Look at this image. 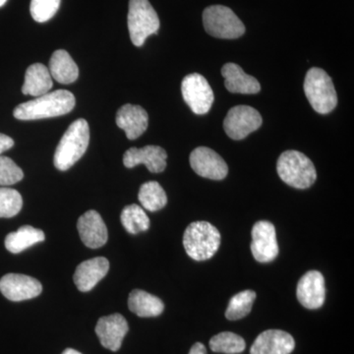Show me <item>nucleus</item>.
<instances>
[{"label":"nucleus","mask_w":354,"mask_h":354,"mask_svg":"<svg viewBox=\"0 0 354 354\" xmlns=\"http://www.w3.org/2000/svg\"><path fill=\"white\" fill-rule=\"evenodd\" d=\"M245 348L246 344L243 337L232 332L220 333L209 341V348L216 353H241Z\"/></svg>","instance_id":"bb28decb"},{"label":"nucleus","mask_w":354,"mask_h":354,"mask_svg":"<svg viewBox=\"0 0 354 354\" xmlns=\"http://www.w3.org/2000/svg\"><path fill=\"white\" fill-rule=\"evenodd\" d=\"M304 92L317 113L327 114L337 104V95L332 78L323 69L308 70L304 81Z\"/></svg>","instance_id":"39448f33"},{"label":"nucleus","mask_w":354,"mask_h":354,"mask_svg":"<svg viewBox=\"0 0 354 354\" xmlns=\"http://www.w3.org/2000/svg\"><path fill=\"white\" fill-rule=\"evenodd\" d=\"M62 0H32L30 11L32 19L39 23L50 20L59 9Z\"/></svg>","instance_id":"c756f323"},{"label":"nucleus","mask_w":354,"mask_h":354,"mask_svg":"<svg viewBox=\"0 0 354 354\" xmlns=\"http://www.w3.org/2000/svg\"><path fill=\"white\" fill-rule=\"evenodd\" d=\"M51 78L60 84L75 82L79 76L78 66L68 53L64 50H55L50 60Z\"/></svg>","instance_id":"5701e85b"},{"label":"nucleus","mask_w":354,"mask_h":354,"mask_svg":"<svg viewBox=\"0 0 354 354\" xmlns=\"http://www.w3.org/2000/svg\"><path fill=\"white\" fill-rule=\"evenodd\" d=\"M23 206L22 196L17 190L0 187V218H12Z\"/></svg>","instance_id":"c85d7f7f"},{"label":"nucleus","mask_w":354,"mask_h":354,"mask_svg":"<svg viewBox=\"0 0 354 354\" xmlns=\"http://www.w3.org/2000/svg\"><path fill=\"white\" fill-rule=\"evenodd\" d=\"M90 142V128L87 120L80 118L72 123L58 144L55 151V167L64 171L73 167L87 151Z\"/></svg>","instance_id":"f03ea898"},{"label":"nucleus","mask_w":354,"mask_h":354,"mask_svg":"<svg viewBox=\"0 0 354 354\" xmlns=\"http://www.w3.org/2000/svg\"><path fill=\"white\" fill-rule=\"evenodd\" d=\"M295 348L292 335L281 330L261 333L250 348V354H290Z\"/></svg>","instance_id":"f3484780"},{"label":"nucleus","mask_w":354,"mask_h":354,"mask_svg":"<svg viewBox=\"0 0 354 354\" xmlns=\"http://www.w3.org/2000/svg\"><path fill=\"white\" fill-rule=\"evenodd\" d=\"M109 270V262L106 258L97 257L84 261L74 272V283L79 290L87 292L106 276Z\"/></svg>","instance_id":"a211bd4d"},{"label":"nucleus","mask_w":354,"mask_h":354,"mask_svg":"<svg viewBox=\"0 0 354 354\" xmlns=\"http://www.w3.org/2000/svg\"><path fill=\"white\" fill-rule=\"evenodd\" d=\"M128 30L133 44L142 46L151 35H157L160 19L149 0H130Z\"/></svg>","instance_id":"423d86ee"},{"label":"nucleus","mask_w":354,"mask_h":354,"mask_svg":"<svg viewBox=\"0 0 354 354\" xmlns=\"http://www.w3.org/2000/svg\"><path fill=\"white\" fill-rule=\"evenodd\" d=\"M53 88V78L48 67L41 64H35L29 66L25 74V82L22 93L26 95L37 97L48 94Z\"/></svg>","instance_id":"412c9836"},{"label":"nucleus","mask_w":354,"mask_h":354,"mask_svg":"<svg viewBox=\"0 0 354 354\" xmlns=\"http://www.w3.org/2000/svg\"><path fill=\"white\" fill-rule=\"evenodd\" d=\"M129 330L127 319L120 314L100 318L95 326V334L104 348L118 351Z\"/></svg>","instance_id":"4468645a"},{"label":"nucleus","mask_w":354,"mask_h":354,"mask_svg":"<svg viewBox=\"0 0 354 354\" xmlns=\"http://www.w3.org/2000/svg\"><path fill=\"white\" fill-rule=\"evenodd\" d=\"M24 177V172L10 158L0 156V186L13 185Z\"/></svg>","instance_id":"7c9ffc66"},{"label":"nucleus","mask_w":354,"mask_h":354,"mask_svg":"<svg viewBox=\"0 0 354 354\" xmlns=\"http://www.w3.org/2000/svg\"><path fill=\"white\" fill-rule=\"evenodd\" d=\"M116 124L124 130L129 140L139 138L148 128L149 116L145 109L134 104H124L116 113Z\"/></svg>","instance_id":"6ab92c4d"},{"label":"nucleus","mask_w":354,"mask_h":354,"mask_svg":"<svg viewBox=\"0 0 354 354\" xmlns=\"http://www.w3.org/2000/svg\"><path fill=\"white\" fill-rule=\"evenodd\" d=\"M298 301L307 309L323 306L326 298L325 279L319 271H309L302 276L297 285Z\"/></svg>","instance_id":"ddd939ff"},{"label":"nucleus","mask_w":354,"mask_h":354,"mask_svg":"<svg viewBox=\"0 0 354 354\" xmlns=\"http://www.w3.org/2000/svg\"><path fill=\"white\" fill-rule=\"evenodd\" d=\"M138 199L147 211L157 212L164 208L167 196L164 188L157 181H149L140 187Z\"/></svg>","instance_id":"393cba45"},{"label":"nucleus","mask_w":354,"mask_h":354,"mask_svg":"<svg viewBox=\"0 0 354 354\" xmlns=\"http://www.w3.org/2000/svg\"><path fill=\"white\" fill-rule=\"evenodd\" d=\"M44 239L46 236L43 230L31 225H23L17 232L7 235L6 247L9 252L18 254L39 242H43Z\"/></svg>","instance_id":"b1692460"},{"label":"nucleus","mask_w":354,"mask_h":354,"mask_svg":"<svg viewBox=\"0 0 354 354\" xmlns=\"http://www.w3.org/2000/svg\"><path fill=\"white\" fill-rule=\"evenodd\" d=\"M167 153L162 147L146 146L144 148H130L123 156V164L127 169L145 165L153 174L164 171L167 167Z\"/></svg>","instance_id":"2eb2a0df"},{"label":"nucleus","mask_w":354,"mask_h":354,"mask_svg":"<svg viewBox=\"0 0 354 354\" xmlns=\"http://www.w3.org/2000/svg\"><path fill=\"white\" fill-rule=\"evenodd\" d=\"M257 295L253 290H244L237 293L228 304L225 317L230 321H236L248 315L252 310Z\"/></svg>","instance_id":"cd10ccee"},{"label":"nucleus","mask_w":354,"mask_h":354,"mask_svg":"<svg viewBox=\"0 0 354 354\" xmlns=\"http://www.w3.org/2000/svg\"><path fill=\"white\" fill-rule=\"evenodd\" d=\"M259 111L248 106H237L230 109L223 120V129L230 138L242 140L259 129L262 125Z\"/></svg>","instance_id":"1a4fd4ad"},{"label":"nucleus","mask_w":354,"mask_h":354,"mask_svg":"<svg viewBox=\"0 0 354 354\" xmlns=\"http://www.w3.org/2000/svg\"><path fill=\"white\" fill-rule=\"evenodd\" d=\"M203 23L206 32L218 39L241 38L245 32V26L227 6H213L205 9Z\"/></svg>","instance_id":"0eeeda50"},{"label":"nucleus","mask_w":354,"mask_h":354,"mask_svg":"<svg viewBox=\"0 0 354 354\" xmlns=\"http://www.w3.org/2000/svg\"><path fill=\"white\" fill-rule=\"evenodd\" d=\"M189 354H207V349L201 342H196L191 348Z\"/></svg>","instance_id":"473e14b6"},{"label":"nucleus","mask_w":354,"mask_h":354,"mask_svg":"<svg viewBox=\"0 0 354 354\" xmlns=\"http://www.w3.org/2000/svg\"><path fill=\"white\" fill-rule=\"evenodd\" d=\"M277 171L283 183L297 189L311 187L317 178L316 169L311 160L295 150L286 151L279 156Z\"/></svg>","instance_id":"20e7f679"},{"label":"nucleus","mask_w":354,"mask_h":354,"mask_svg":"<svg viewBox=\"0 0 354 354\" xmlns=\"http://www.w3.org/2000/svg\"><path fill=\"white\" fill-rule=\"evenodd\" d=\"M7 0H0V7H2L4 6V4L6 3Z\"/></svg>","instance_id":"f704fd0d"},{"label":"nucleus","mask_w":354,"mask_h":354,"mask_svg":"<svg viewBox=\"0 0 354 354\" xmlns=\"http://www.w3.org/2000/svg\"><path fill=\"white\" fill-rule=\"evenodd\" d=\"M0 291L11 301H23L39 297L43 286L38 279L21 274H7L0 279Z\"/></svg>","instance_id":"f8f14e48"},{"label":"nucleus","mask_w":354,"mask_h":354,"mask_svg":"<svg viewBox=\"0 0 354 354\" xmlns=\"http://www.w3.org/2000/svg\"><path fill=\"white\" fill-rule=\"evenodd\" d=\"M220 244V232L208 221H194L184 232V249L195 261L211 259L218 250Z\"/></svg>","instance_id":"7ed1b4c3"},{"label":"nucleus","mask_w":354,"mask_h":354,"mask_svg":"<svg viewBox=\"0 0 354 354\" xmlns=\"http://www.w3.org/2000/svg\"><path fill=\"white\" fill-rule=\"evenodd\" d=\"M251 251L253 257L260 263H270L279 255L276 228L268 221H260L252 228Z\"/></svg>","instance_id":"9d476101"},{"label":"nucleus","mask_w":354,"mask_h":354,"mask_svg":"<svg viewBox=\"0 0 354 354\" xmlns=\"http://www.w3.org/2000/svg\"><path fill=\"white\" fill-rule=\"evenodd\" d=\"M120 221L127 232L131 234L146 232L150 227V218L144 209L136 204L129 205L122 209Z\"/></svg>","instance_id":"a878e982"},{"label":"nucleus","mask_w":354,"mask_h":354,"mask_svg":"<svg viewBox=\"0 0 354 354\" xmlns=\"http://www.w3.org/2000/svg\"><path fill=\"white\" fill-rule=\"evenodd\" d=\"M221 75L225 78V86L234 94L252 95L260 92L261 85L257 79L247 75L239 65L227 64L221 68Z\"/></svg>","instance_id":"aec40b11"},{"label":"nucleus","mask_w":354,"mask_h":354,"mask_svg":"<svg viewBox=\"0 0 354 354\" xmlns=\"http://www.w3.org/2000/svg\"><path fill=\"white\" fill-rule=\"evenodd\" d=\"M181 92L191 111L199 115L209 113L215 99L211 86L201 74L193 73L184 77Z\"/></svg>","instance_id":"6e6552de"},{"label":"nucleus","mask_w":354,"mask_h":354,"mask_svg":"<svg viewBox=\"0 0 354 354\" xmlns=\"http://www.w3.org/2000/svg\"><path fill=\"white\" fill-rule=\"evenodd\" d=\"M75 106V97L66 90H57L37 97L16 106L14 118L19 120H38L69 113Z\"/></svg>","instance_id":"f257e3e1"},{"label":"nucleus","mask_w":354,"mask_h":354,"mask_svg":"<svg viewBox=\"0 0 354 354\" xmlns=\"http://www.w3.org/2000/svg\"><path fill=\"white\" fill-rule=\"evenodd\" d=\"M190 165L198 176L212 180H221L227 176V162L218 153L207 147H198L191 153Z\"/></svg>","instance_id":"9b49d317"},{"label":"nucleus","mask_w":354,"mask_h":354,"mask_svg":"<svg viewBox=\"0 0 354 354\" xmlns=\"http://www.w3.org/2000/svg\"><path fill=\"white\" fill-rule=\"evenodd\" d=\"M130 311L142 318L160 316L164 312V302L147 291L134 290L128 298Z\"/></svg>","instance_id":"4be33fe9"},{"label":"nucleus","mask_w":354,"mask_h":354,"mask_svg":"<svg viewBox=\"0 0 354 354\" xmlns=\"http://www.w3.org/2000/svg\"><path fill=\"white\" fill-rule=\"evenodd\" d=\"M77 230L81 241L88 248L95 249L104 246L108 241V228L97 212H86L79 218Z\"/></svg>","instance_id":"dca6fc26"},{"label":"nucleus","mask_w":354,"mask_h":354,"mask_svg":"<svg viewBox=\"0 0 354 354\" xmlns=\"http://www.w3.org/2000/svg\"><path fill=\"white\" fill-rule=\"evenodd\" d=\"M14 146V141L12 138L7 136V135L0 133V156L3 152H6L9 149L12 148Z\"/></svg>","instance_id":"2f4dec72"},{"label":"nucleus","mask_w":354,"mask_h":354,"mask_svg":"<svg viewBox=\"0 0 354 354\" xmlns=\"http://www.w3.org/2000/svg\"><path fill=\"white\" fill-rule=\"evenodd\" d=\"M62 354H82L81 353H79V351H75V349L73 348H67L65 349L64 353Z\"/></svg>","instance_id":"72a5a7b5"}]
</instances>
